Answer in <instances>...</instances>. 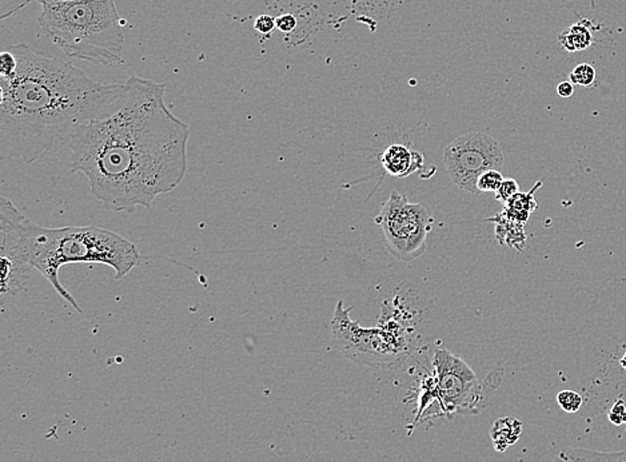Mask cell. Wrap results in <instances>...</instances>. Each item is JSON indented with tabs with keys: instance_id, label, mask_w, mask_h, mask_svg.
Segmentation results:
<instances>
[{
	"instance_id": "cell-24",
	"label": "cell",
	"mask_w": 626,
	"mask_h": 462,
	"mask_svg": "<svg viewBox=\"0 0 626 462\" xmlns=\"http://www.w3.org/2000/svg\"><path fill=\"white\" fill-rule=\"evenodd\" d=\"M55 1H65V0H43L42 4H44V3H55Z\"/></svg>"
},
{
	"instance_id": "cell-16",
	"label": "cell",
	"mask_w": 626,
	"mask_h": 462,
	"mask_svg": "<svg viewBox=\"0 0 626 462\" xmlns=\"http://www.w3.org/2000/svg\"><path fill=\"white\" fill-rule=\"evenodd\" d=\"M583 402V397L574 390H562L557 394V404L566 413H577Z\"/></svg>"
},
{
	"instance_id": "cell-4",
	"label": "cell",
	"mask_w": 626,
	"mask_h": 462,
	"mask_svg": "<svg viewBox=\"0 0 626 462\" xmlns=\"http://www.w3.org/2000/svg\"><path fill=\"white\" fill-rule=\"evenodd\" d=\"M39 26L68 58L122 65L124 33L115 0H65L42 4Z\"/></svg>"
},
{
	"instance_id": "cell-10",
	"label": "cell",
	"mask_w": 626,
	"mask_h": 462,
	"mask_svg": "<svg viewBox=\"0 0 626 462\" xmlns=\"http://www.w3.org/2000/svg\"><path fill=\"white\" fill-rule=\"evenodd\" d=\"M522 428H524L522 422L513 417H501L496 419L490 429V437L494 449L499 453H504L508 451L510 446L516 445V442L519 440L522 434Z\"/></svg>"
},
{
	"instance_id": "cell-17",
	"label": "cell",
	"mask_w": 626,
	"mask_h": 462,
	"mask_svg": "<svg viewBox=\"0 0 626 462\" xmlns=\"http://www.w3.org/2000/svg\"><path fill=\"white\" fill-rule=\"evenodd\" d=\"M18 59L10 50H4L0 53V78L10 79L16 74Z\"/></svg>"
},
{
	"instance_id": "cell-19",
	"label": "cell",
	"mask_w": 626,
	"mask_h": 462,
	"mask_svg": "<svg viewBox=\"0 0 626 462\" xmlns=\"http://www.w3.org/2000/svg\"><path fill=\"white\" fill-rule=\"evenodd\" d=\"M609 419L612 424H615L617 426L626 424V405L621 399H618L610 409Z\"/></svg>"
},
{
	"instance_id": "cell-1",
	"label": "cell",
	"mask_w": 626,
	"mask_h": 462,
	"mask_svg": "<svg viewBox=\"0 0 626 462\" xmlns=\"http://www.w3.org/2000/svg\"><path fill=\"white\" fill-rule=\"evenodd\" d=\"M164 94V83L131 76L118 107L71 135V170L86 175L91 194L108 211L150 209L186 177L190 127Z\"/></svg>"
},
{
	"instance_id": "cell-13",
	"label": "cell",
	"mask_w": 626,
	"mask_h": 462,
	"mask_svg": "<svg viewBox=\"0 0 626 462\" xmlns=\"http://www.w3.org/2000/svg\"><path fill=\"white\" fill-rule=\"evenodd\" d=\"M569 462H626V451H595L588 449H566L561 453Z\"/></svg>"
},
{
	"instance_id": "cell-8",
	"label": "cell",
	"mask_w": 626,
	"mask_h": 462,
	"mask_svg": "<svg viewBox=\"0 0 626 462\" xmlns=\"http://www.w3.org/2000/svg\"><path fill=\"white\" fill-rule=\"evenodd\" d=\"M443 162L452 182L466 193L479 194L477 181L487 170H499L504 152L493 137L467 132L450 142L443 151Z\"/></svg>"
},
{
	"instance_id": "cell-23",
	"label": "cell",
	"mask_w": 626,
	"mask_h": 462,
	"mask_svg": "<svg viewBox=\"0 0 626 462\" xmlns=\"http://www.w3.org/2000/svg\"><path fill=\"white\" fill-rule=\"evenodd\" d=\"M620 362H621V366L624 367L626 370V352L624 353V355L621 357V359H620Z\"/></svg>"
},
{
	"instance_id": "cell-20",
	"label": "cell",
	"mask_w": 626,
	"mask_h": 462,
	"mask_svg": "<svg viewBox=\"0 0 626 462\" xmlns=\"http://www.w3.org/2000/svg\"><path fill=\"white\" fill-rule=\"evenodd\" d=\"M254 27L258 33H263V35L271 33V31L277 27L275 18H272L270 15H260L257 18Z\"/></svg>"
},
{
	"instance_id": "cell-11",
	"label": "cell",
	"mask_w": 626,
	"mask_h": 462,
	"mask_svg": "<svg viewBox=\"0 0 626 462\" xmlns=\"http://www.w3.org/2000/svg\"><path fill=\"white\" fill-rule=\"evenodd\" d=\"M541 184H542V183H537V184L533 187V190H531L530 193L516 194V195L509 201L508 204H504V206H505L504 215L508 218L509 221L521 222V224H524V222L528 221L530 213L537 207V204H536V201H534V198H533V194H534V191L540 187Z\"/></svg>"
},
{
	"instance_id": "cell-22",
	"label": "cell",
	"mask_w": 626,
	"mask_h": 462,
	"mask_svg": "<svg viewBox=\"0 0 626 462\" xmlns=\"http://www.w3.org/2000/svg\"><path fill=\"white\" fill-rule=\"evenodd\" d=\"M573 93H574V85H573L571 80L561 82L557 86V94L561 98H571L573 95Z\"/></svg>"
},
{
	"instance_id": "cell-7",
	"label": "cell",
	"mask_w": 626,
	"mask_h": 462,
	"mask_svg": "<svg viewBox=\"0 0 626 462\" xmlns=\"http://www.w3.org/2000/svg\"><path fill=\"white\" fill-rule=\"evenodd\" d=\"M434 381L443 414L475 416L484 409V394L474 370L447 349H437L433 355Z\"/></svg>"
},
{
	"instance_id": "cell-18",
	"label": "cell",
	"mask_w": 626,
	"mask_h": 462,
	"mask_svg": "<svg viewBox=\"0 0 626 462\" xmlns=\"http://www.w3.org/2000/svg\"><path fill=\"white\" fill-rule=\"evenodd\" d=\"M519 193V184L516 179L513 178H505L504 182L501 183L499 189L496 191V198L502 202V204H508L509 201Z\"/></svg>"
},
{
	"instance_id": "cell-25",
	"label": "cell",
	"mask_w": 626,
	"mask_h": 462,
	"mask_svg": "<svg viewBox=\"0 0 626 462\" xmlns=\"http://www.w3.org/2000/svg\"><path fill=\"white\" fill-rule=\"evenodd\" d=\"M36 1H39V3H43V0H36Z\"/></svg>"
},
{
	"instance_id": "cell-5",
	"label": "cell",
	"mask_w": 626,
	"mask_h": 462,
	"mask_svg": "<svg viewBox=\"0 0 626 462\" xmlns=\"http://www.w3.org/2000/svg\"><path fill=\"white\" fill-rule=\"evenodd\" d=\"M344 301H338L330 322L331 346L338 353L356 365L368 366L378 370H394L405 364L417 347V341L402 338L388 330L364 327L351 320Z\"/></svg>"
},
{
	"instance_id": "cell-9",
	"label": "cell",
	"mask_w": 626,
	"mask_h": 462,
	"mask_svg": "<svg viewBox=\"0 0 626 462\" xmlns=\"http://www.w3.org/2000/svg\"><path fill=\"white\" fill-rule=\"evenodd\" d=\"M379 161L389 175L405 178L421 167L423 157L420 152L409 149L408 146L391 145L382 152Z\"/></svg>"
},
{
	"instance_id": "cell-12",
	"label": "cell",
	"mask_w": 626,
	"mask_h": 462,
	"mask_svg": "<svg viewBox=\"0 0 626 462\" xmlns=\"http://www.w3.org/2000/svg\"><path fill=\"white\" fill-rule=\"evenodd\" d=\"M585 23H586L585 21L577 23L560 35L558 39L565 50L571 53L583 51L593 44V36L589 27L585 26Z\"/></svg>"
},
{
	"instance_id": "cell-15",
	"label": "cell",
	"mask_w": 626,
	"mask_h": 462,
	"mask_svg": "<svg viewBox=\"0 0 626 462\" xmlns=\"http://www.w3.org/2000/svg\"><path fill=\"white\" fill-rule=\"evenodd\" d=\"M569 80L577 86L589 87L595 82V68L589 63L578 65L569 75Z\"/></svg>"
},
{
	"instance_id": "cell-3",
	"label": "cell",
	"mask_w": 626,
	"mask_h": 462,
	"mask_svg": "<svg viewBox=\"0 0 626 462\" xmlns=\"http://www.w3.org/2000/svg\"><path fill=\"white\" fill-rule=\"evenodd\" d=\"M0 253L19 265L36 269L76 312L82 308L59 280V270L71 263H99L112 268L115 280L124 278L141 263L137 245L118 233L97 226L48 229L36 225L6 196L0 198Z\"/></svg>"
},
{
	"instance_id": "cell-21",
	"label": "cell",
	"mask_w": 626,
	"mask_h": 462,
	"mask_svg": "<svg viewBox=\"0 0 626 462\" xmlns=\"http://www.w3.org/2000/svg\"><path fill=\"white\" fill-rule=\"evenodd\" d=\"M275 23H277V28L285 33H292L297 27V19L292 14L280 15L278 18H275Z\"/></svg>"
},
{
	"instance_id": "cell-6",
	"label": "cell",
	"mask_w": 626,
	"mask_h": 462,
	"mask_svg": "<svg viewBox=\"0 0 626 462\" xmlns=\"http://www.w3.org/2000/svg\"><path fill=\"white\" fill-rule=\"evenodd\" d=\"M374 221L381 229L385 248L394 258L411 262L425 254L434 224L428 204L409 202L394 190Z\"/></svg>"
},
{
	"instance_id": "cell-14",
	"label": "cell",
	"mask_w": 626,
	"mask_h": 462,
	"mask_svg": "<svg viewBox=\"0 0 626 462\" xmlns=\"http://www.w3.org/2000/svg\"><path fill=\"white\" fill-rule=\"evenodd\" d=\"M505 177L499 170H487L479 175L477 181V189L479 193H496Z\"/></svg>"
},
{
	"instance_id": "cell-2",
	"label": "cell",
	"mask_w": 626,
	"mask_h": 462,
	"mask_svg": "<svg viewBox=\"0 0 626 462\" xmlns=\"http://www.w3.org/2000/svg\"><path fill=\"white\" fill-rule=\"evenodd\" d=\"M16 74L0 78V158L33 163L56 140L118 107L123 85H103L73 63L27 44L6 47Z\"/></svg>"
}]
</instances>
